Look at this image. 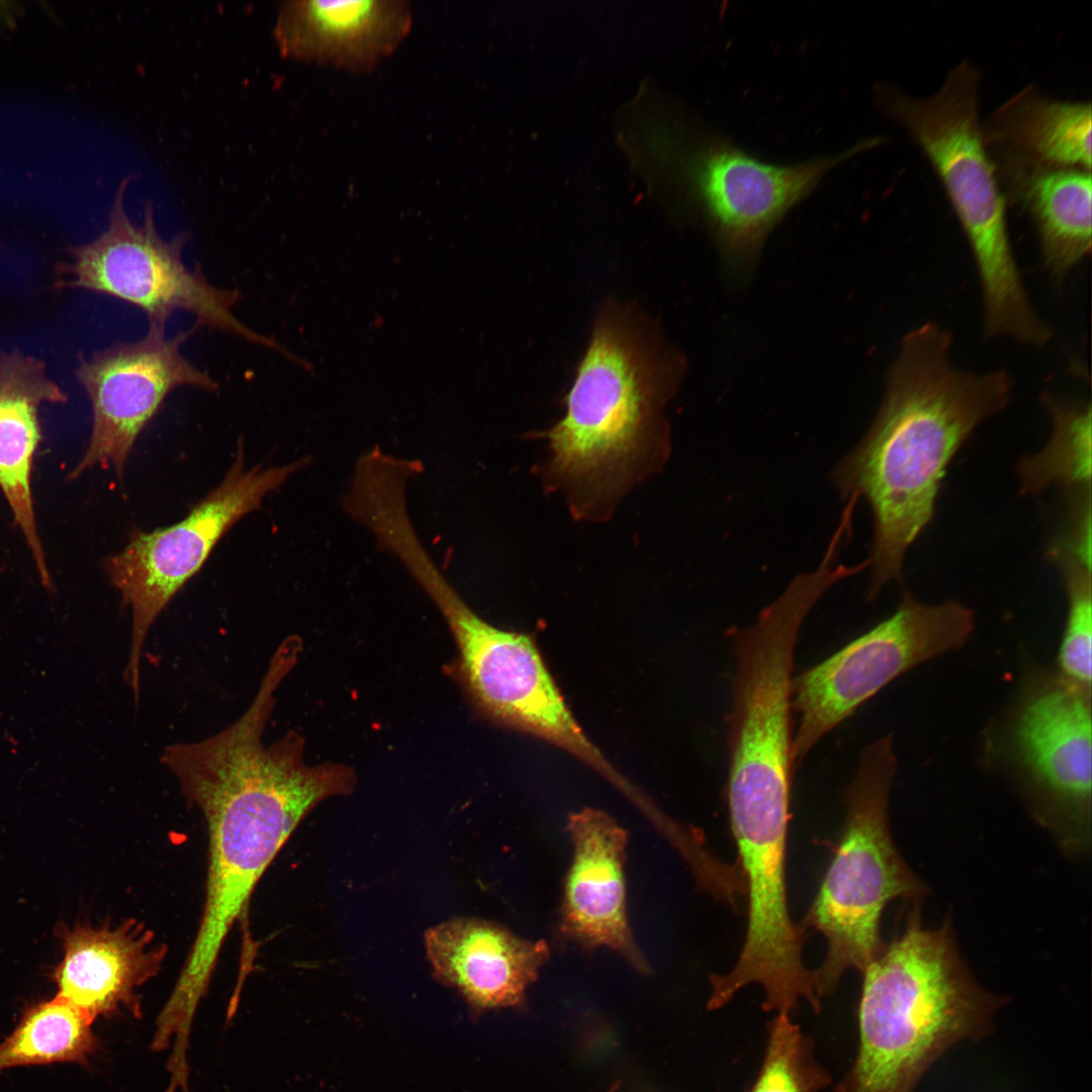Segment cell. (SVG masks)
Here are the masks:
<instances>
[{
    "instance_id": "13",
    "label": "cell",
    "mask_w": 1092,
    "mask_h": 1092,
    "mask_svg": "<svg viewBox=\"0 0 1092 1092\" xmlns=\"http://www.w3.org/2000/svg\"><path fill=\"white\" fill-rule=\"evenodd\" d=\"M1091 691L1060 675L1033 690L1014 725V744L1039 804L1038 818L1069 856L1091 842Z\"/></svg>"
},
{
    "instance_id": "2",
    "label": "cell",
    "mask_w": 1092,
    "mask_h": 1092,
    "mask_svg": "<svg viewBox=\"0 0 1092 1092\" xmlns=\"http://www.w3.org/2000/svg\"><path fill=\"white\" fill-rule=\"evenodd\" d=\"M950 333L932 322L905 335L873 426L832 473L840 495L863 497L873 514L869 599L901 578L907 549L933 517L949 462L1011 397L1008 372L961 370L950 362Z\"/></svg>"
},
{
    "instance_id": "23",
    "label": "cell",
    "mask_w": 1092,
    "mask_h": 1092,
    "mask_svg": "<svg viewBox=\"0 0 1092 1092\" xmlns=\"http://www.w3.org/2000/svg\"><path fill=\"white\" fill-rule=\"evenodd\" d=\"M831 1079L813 1058L812 1042L789 1014L768 1024L766 1053L751 1092H819Z\"/></svg>"
},
{
    "instance_id": "18",
    "label": "cell",
    "mask_w": 1092,
    "mask_h": 1092,
    "mask_svg": "<svg viewBox=\"0 0 1092 1092\" xmlns=\"http://www.w3.org/2000/svg\"><path fill=\"white\" fill-rule=\"evenodd\" d=\"M67 394L49 377L46 363L20 350L0 353V491L22 534L41 585L56 586L37 529L32 474L42 440L39 410L65 403Z\"/></svg>"
},
{
    "instance_id": "12",
    "label": "cell",
    "mask_w": 1092,
    "mask_h": 1092,
    "mask_svg": "<svg viewBox=\"0 0 1092 1092\" xmlns=\"http://www.w3.org/2000/svg\"><path fill=\"white\" fill-rule=\"evenodd\" d=\"M198 329L194 325L168 338L165 326L150 324L139 341L80 357L76 377L90 399L93 425L87 448L68 480L96 466L112 467L122 479L136 439L173 390L182 386L209 392L218 389L215 379L181 352Z\"/></svg>"
},
{
    "instance_id": "20",
    "label": "cell",
    "mask_w": 1092,
    "mask_h": 1092,
    "mask_svg": "<svg viewBox=\"0 0 1092 1092\" xmlns=\"http://www.w3.org/2000/svg\"><path fill=\"white\" fill-rule=\"evenodd\" d=\"M1010 194L1032 219L1043 263L1060 279L1091 251V173L1001 162Z\"/></svg>"
},
{
    "instance_id": "25",
    "label": "cell",
    "mask_w": 1092,
    "mask_h": 1092,
    "mask_svg": "<svg viewBox=\"0 0 1092 1092\" xmlns=\"http://www.w3.org/2000/svg\"><path fill=\"white\" fill-rule=\"evenodd\" d=\"M1070 513L1065 538L1050 550L1058 563L1071 562L1091 570V487L1069 490Z\"/></svg>"
},
{
    "instance_id": "4",
    "label": "cell",
    "mask_w": 1092,
    "mask_h": 1092,
    "mask_svg": "<svg viewBox=\"0 0 1092 1092\" xmlns=\"http://www.w3.org/2000/svg\"><path fill=\"white\" fill-rule=\"evenodd\" d=\"M919 906L912 903L902 932L860 972L859 1045L837 1092H914L949 1049L994 1030L1005 998L972 976L950 922L925 927Z\"/></svg>"
},
{
    "instance_id": "21",
    "label": "cell",
    "mask_w": 1092,
    "mask_h": 1092,
    "mask_svg": "<svg viewBox=\"0 0 1092 1092\" xmlns=\"http://www.w3.org/2000/svg\"><path fill=\"white\" fill-rule=\"evenodd\" d=\"M1040 402L1050 415L1052 434L1041 451L1018 463L1020 494L1037 495L1053 485L1091 487V403L1048 392Z\"/></svg>"
},
{
    "instance_id": "11",
    "label": "cell",
    "mask_w": 1092,
    "mask_h": 1092,
    "mask_svg": "<svg viewBox=\"0 0 1092 1092\" xmlns=\"http://www.w3.org/2000/svg\"><path fill=\"white\" fill-rule=\"evenodd\" d=\"M975 628L967 606L927 605L906 592L896 611L822 662L792 678L794 767L818 741L899 675L961 648Z\"/></svg>"
},
{
    "instance_id": "8",
    "label": "cell",
    "mask_w": 1092,
    "mask_h": 1092,
    "mask_svg": "<svg viewBox=\"0 0 1092 1092\" xmlns=\"http://www.w3.org/2000/svg\"><path fill=\"white\" fill-rule=\"evenodd\" d=\"M407 572L444 617L460 658V673L477 708L492 721L529 733L579 758L636 805L644 795L608 761L573 717L527 634L498 629L481 619L450 584L430 555Z\"/></svg>"
},
{
    "instance_id": "22",
    "label": "cell",
    "mask_w": 1092,
    "mask_h": 1092,
    "mask_svg": "<svg viewBox=\"0 0 1092 1092\" xmlns=\"http://www.w3.org/2000/svg\"><path fill=\"white\" fill-rule=\"evenodd\" d=\"M93 1022L57 996L31 1006L0 1043V1072L20 1066L86 1062L98 1045Z\"/></svg>"
},
{
    "instance_id": "7",
    "label": "cell",
    "mask_w": 1092,
    "mask_h": 1092,
    "mask_svg": "<svg viewBox=\"0 0 1092 1092\" xmlns=\"http://www.w3.org/2000/svg\"><path fill=\"white\" fill-rule=\"evenodd\" d=\"M896 756L891 735L869 744L844 791L845 819L833 858L802 924L826 939L814 972L818 996L832 994L848 969L861 972L883 949L881 918L894 899L926 892L897 850L888 808Z\"/></svg>"
},
{
    "instance_id": "15",
    "label": "cell",
    "mask_w": 1092,
    "mask_h": 1092,
    "mask_svg": "<svg viewBox=\"0 0 1092 1092\" xmlns=\"http://www.w3.org/2000/svg\"><path fill=\"white\" fill-rule=\"evenodd\" d=\"M413 19L406 0H289L273 33L284 58L365 74L399 47Z\"/></svg>"
},
{
    "instance_id": "19",
    "label": "cell",
    "mask_w": 1092,
    "mask_h": 1092,
    "mask_svg": "<svg viewBox=\"0 0 1092 1092\" xmlns=\"http://www.w3.org/2000/svg\"><path fill=\"white\" fill-rule=\"evenodd\" d=\"M1091 104L1055 100L1028 86L1001 104L982 126L1001 162L1091 170Z\"/></svg>"
},
{
    "instance_id": "1",
    "label": "cell",
    "mask_w": 1092,
    "mask_h": 1092,
    "mask_svg": "<svg viewBox=\"0 0 1092 1092\" xmlns=\"http://www.w3.org/2000/svg\"><path fill=\"white\" fill-rule=\"evenodd\" d=\"M268 720L262 709L248 708L218 733L170 744L161 756L208 833L201 920L168 1000L184 1015L195 1014L225 938L291 833L320 802L348 795L356 784L345 764H307L304 739L293 730L264 745Z\"/></svg>"
},
{
    "instance_id": "9",
    "label": "cell",
    "mask_w": 1092,
    "mask_h": 1092,
    "mask_svg": "<svg viewBox=\"0 0 1092 1092\" xmlns=\"http://www.w3.org/2000/svg\"><path fill=\"white\" fill-rule=\"evenodd\" d=\"M305 456L284 465L246 467L243 444L222 481L178 523L152 532L134 530L126 545L103 561L121 606L131 613L123 679L140 702L141 658L149 631L173 598L200 570L219 540L290 475L309 464Z\"/></svg>"
},
{
    "instance_id": "5",
    "label": "cell",
    "mask_w": 1092,
    "mask_h": 1092,
    "mask_svg": "<svg viewBox=\"0 0 1092 1092\" xmlns=\"http://www.w3.org/2000/svg\"><path fill=\"white\" fill-rule=\"evenodd\" d=\"M617 138L655 190L699 213L733 259H746L772 226L834 167L870 147L793 165L749 155L643 83L616 117Z\"/></svg>"
},
{
    "instance_id": "17",
    "label": "cell",
    "mask_w": 1092,
    "mask_h": 1092,
    "mask_svg": "<svg viewBox=\"0 0 1092 1092\" xmlns=\"http://www.w3.org/2000/svg\"><path fill=\"white\" fill-rule=\"evenodd\" d=\"M64 957L54 971L57 997L93 1021L127 1008L141 1015L136 988L162 968L167 946L135 919L94 928L80 925L63 935Z\"/></svg>"
},
{
    "instance_id": "16",
    "label": "cell",
    "mask_w": 1092,
    "mask_h": 1092,
    "mask_svg": "<svg viewBox=\"0 0 1092 1092\" xmlns=\"http://www.w3.org/2000/svg\"><path fill=\"white\" fill-rule=\"evenodd\" d=\"M425 946L435 977L458 990L476 1012L524 1005L550 956L546 941L477 918L431 927Z\"/></svg>"
},
{
    "instance_id": "14",
    "label": "cell",
    "mask_w": 1092,
    "mask_h": 1092,
    "mask_svg": "<svg viewBox=\"0 0 1092 1092\" xmlns=\"http://www.w3.org/2000/svg\"><path fill=\"white\" fill-rule=\"evenodd\" d=\"M567 832L572 858L564 886L561 932L585 948H609L647 972V961L627 916V831L607 813L585 808L569 816Z\"/></svg>"
},
{
    "instance_id": "3",
    "label": "cell",
    "mask_w": 1092,
    "mask_h": 1092,
    "mask_svg": "<svg viewBox=\"0 0 1092 1092\" xmlns=\"http://www.w3.org/2000/svg\"><path fill=\"white\" fill-rule=\"evenodd\" d=\"M665 362L632 323L601 316L565 395V414L547 433L545 478L576 517L604 518L668 454L662 407Z\"/></svg>"
},
{
    "instance_id": "10",
    "label": "cell",
    "mask_w": 1092,
    "mask_h": 1092,
    "mask_svg": "<svg viewBox=\"0 0 1092 1092\" xmlns=\"http://www.w3.org/2000/svg\"><path fill=\"white\" fill-rule=\"evenodd\" d=\"M130 177L122 179L107 229L90 243L72 247L66 265L68 285L125 301L145 312L150 324L166 326L177 310L195 316V326L232 334L245 341L279 350L277 343L247 327L233 311L241 300L237 289L212 285L201 267L189 269L182 252L187 235L162 238L151 202L136 224L124 208Z\"/></svg>"
},
{
    "instance_id": "6",
    "label": "cell",
    "mask_w": 1092,
    "mask_h": 1092,
    "mask_svg": "<svg viewBox=\"0 0 1092 1092\" xmlns=\"http://www.w3.org/2000/svg\"><path fill=\"white\" fill-rule=\"evenodd\" d=\"M980 73L957 65L930 97H910L890 85L875 89L883 111L901 124L928 159L969 242L983 295L984 332L1015 337L1037 314L1014 257L1006 200L979 120Z\"/></svg>"
},
{
    "instance_id": "24",
    "label": "cell",
    "mask_w": 1092,
    "mask_h": 1092,
    "mask_svg": "<svg viewBox=\"0 0 1092 1092\" xmlns=\"http://www.w3.org/2000/svg\"><path fill=\"white\" fill-rule=\"evenodd\" d=\"M1063 570L1068 611L1059 650L1060 676L1091 691L1092 579L1091 570L1078 564H1059Z\"/></svg>"
}]
</instances>
